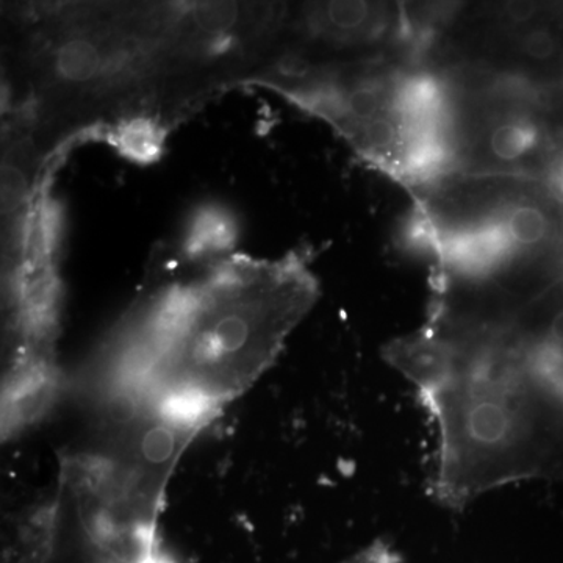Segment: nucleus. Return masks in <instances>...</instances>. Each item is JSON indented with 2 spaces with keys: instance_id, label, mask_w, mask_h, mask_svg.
Segmentation results:
<instances>
[{
  "instance_id": "1",
  "label": "nucleus",
  "mask_w": 563,
  "mask_h": 563,
  "mask_svg": "<svg viewBox=\"0 0 563 563\" xmlns=\"http://www.w3.org/2000/svg\"><path fill=\"white\" fill-rule=\"evenodd\" d=\"M320 298L306 255L233 257L173 284L124 322L107 402H141L207 426L279 357Z\"/></svg>"
},
{
  "instance_id": "2",
  "label": "nucleus",
  "mask_w": 563,
  "mask_h": 563,
  "mask_svg": "<svg viewBox=\"0 0 563 563\" xmlns=\"http://www.w3.org/2000/svg\"><path fill=\"white\" fill-rule=\"evenodd\" d=\"M387 20V9L372 2L310 3L303 16L312 35L342 44L377 38L383 35Z\"/></svg>"
},
{
  "instance_id": "3",
  "label": "nucleus",
  "mask_w": 563,
  "mask_h": 563,
  "mask_svg": "<svg viewBox=\"0 0 563 563\" xmlns=\"http://www.w3.org/2000/svg\"><path fill=\"white\" fill-rule=\"evenodd\" d=\"M239 236V225L232 211L224 207L206 206L195 211L184 236L188 257H218L231 251Z\"/></svg>"
},
{
  "instance_id": "4",
  "label": "nucleus",
  "mask_w": 563,
  "mask_h": 563,
  "mask_svg": "<svg viewBox=\"0 0 563 563\" xmlns=\"http://www.w3.org/2000/svg\"><path fill=\"white\" fill-rule=\"evenodd\" d=\"M110 141L122 157L141 165H150L162 155L165 131L151 118H132L122 121L111 132Z\"/></svg>"
},
{
  "instance_id": "5",
  "label": "nucleus",
  "mask_w": 563,
  "mask_h": 563,
  "mask_svg": "<svg viewBox=\"0 0 563 563\" xmlns=\"http://www.w3.org/2000/svg\"><path fill=\"white\" fill-rule=\"evenodd\" d=\"M485 154L499 166H512L532 150L536 132L528 121L506 117L496 120L484 136Z\"/></svg>"
},
{
  "instance_id": "6",
  "label": "nucleus",
  "mask_w": 563,
  "mask_h": 563,
  "mask_svg": "<svg viewBox=\"0 0 563 563\" xmlns=\"http://www.w3.org/2000/svg\"><path fill=\"white\" fill-rule=\"evenodd\" d=\"M498 225L510 250L536 246L547 239L550 231V222L544 211L526 202L507 207Z\"/></svg>"
},
{
  "instance_id": "7",
  "label": "nucleus",
  "mask_w": 563,
  "mask_h": 563,
  "mask_svg": "<svg viewBox=\"0 0 563 563\" xmlns=\"http://www.w3.org/2000/svg\"><path fill=\"white\" fill-rule=\"evenodd\" d=\"M27 198V179L20 165L3 166L2 172V209L3 214H13L21 209Z\"/></svg>"
},
{
  "instance_id": "8",
  "label": "nucleus",
  "mask_w": 563,
  "mask_h": 563,
  "mask_svg": "<svg viewBox=\"0 0 563 563\" xmlns=\"http://www.w3.org/2000/svg\"><path fill=\"white\" fill-rule=\"evenodd\" d=\"M521 51L532 60L547 62L558 51V40L548 29H533L521 38Z\"/></svg>"
},
{
  "instance_id": "9",
  "label": "nucleus",
  "mask_w": 563,
  "mask_h": 563,
  "mask_svg": "<svg viewBox=\"0 0 563 563\" xmlns=\"http://www.w3.org/2000/svg\"><path fill=\"white\" fill-rule=\"evenodd\" d=\"M342 563H402V555L387 540L377 539Z\"/></svg>"
},
{
  "instance_id": "10",
  "label": "nucleus",
  "mask_w": 563,
  "mask_h": 563,
  "mask_svg": "<svg viewBox=\"0 0 563 563\" xmlns=\"http://www.w3.org/2000/svg\"><path fill=\"white\" fill-rule=\"evenodd\" d=\"M537 10L539 9L532 2H510L504 7L507 20L517 22V24H525V22L531 21L536 16Z\"/></svg>"
}]
</instances>
